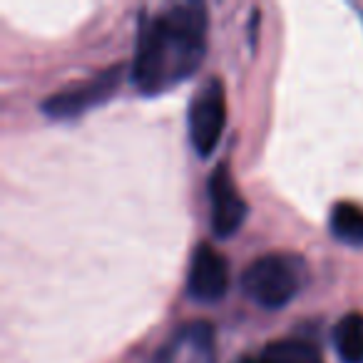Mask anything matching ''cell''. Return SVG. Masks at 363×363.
<instances>
[{"mask_svg": "<svg viewBox=\"0 0 363 363\" xmlns=\"http://www.w3.org/2000/svg\"><path fill=\"white\" fill-rule=\"evenodd\" d=\"M209 13L202 3H182L155 16L140 30L132 57V82L160 95L199 70L207 52Z\"/></svg>", "mask_w": 363, "mask_h": 363, "instance_id": "cell-1", "label": "cell"}, {"mask_svg": "<svg viewBox=\"0 0 363 363\" xmlns=\"http://www.w3.org/2000/svg\"><path fill=\"white\" fill-rule=\"evenodd\" d=\"M306 281V264L296 254L274 252L254 259L242 274V289L264 308H281L296 296Z\"/></svg>", "mask_w": 363, "mask_h": 363, "instance_id": "cell-2", "label": "cell"}, {"mask_svg": "<svg viewBox=\"0 0 363 363\" xmlns=\"http://www.w3.org/2000/svg\"><path fill=\"white\" fill-rule=\"evenodd\" d=\"M227 127V87L219 77H209L189 102L187 130L189 142L199 157H209L217 150Z\"/></svg>", "mask_w": 363, "mask_h": 363, "instance_id": "cell-3", "label": "cell"}, {"mask_svg": "<svg viewBox=\"0 0 363 363\" xmlns=\"http://www.w3.org/2000/svg\"><path fill=\"white\" fill-rule=\"evenodd\" d=\"M122 82V67L112 65L107 70H102L100 75H95L87 82H77L65 90L50 95L43 102V112L52 120H72L80 117L85 112H90L92 107L107 102L117 92Z\"/></svg>", "mask_w": 363, "mask_h": 363, "instance_id": "cell-4", "label": "cell"}, {"mask_svg": "<svg viewBox=\"0 0 363 363\" xmlns=\"http://www.w3.org/2000/svg\"><path fill=\"white\" fill-rule=\"evenodd\" d=\"M209 212H212V232L227 239L242 229L247 219V202L232 179L229 164H217L209 177Z\"/></svg>", "mask_w": 363, "mask_h": 363, "instance_id": "cell-5", "label": "cell"}, {"mask_svg": "<svg viewBox=\"0 0 363 363\" xmlns=\"http://www.w3.org/2000/svg\"><path fill=\"white\" fill-rule=\"evenodd\" d=\"M229 291V262L212 244H199L192 252L187 272V294L194 301L214 303Z\"/></svg>", "mask_w": 363, "mask_h": 363, "instance_id": "cell-6", "label": "cell"}, {"mask_svg": "<svg viewBox=\"0 0 363 363\" xmlns=\"http://www.w3.org/2000/svg\"><path fill=\"white\" fill-rule=\"evenodd\" d=\"M254 363H323V356L311 341L303 338H281L259 353Z\"/></svg>", "mask_w": 363, "mask_h": 363, "instance_id": "cell-7", "label": "cell"}, {"mask_svg": "<svg viewBox=\"0 0 363 363\" xmlns=\"http://www.w3.org/2000/svg\"><path fill=\"white\" fill-rule=\"evenodd\" d=\"M331 234L348 247H363V207L356 202L333 204L328 217Z\"/></svg>", "mask_w": 363, "mask_h": 363, "instance_id": "cell-8", "label": "cell"}, {"mask_svg": "<svg viewBox=\"0 0 363 363\" xmlns=\"http://www.w3.org/2000/svg\"><path fill=\"white\" fill-rule=\"evenodd\" d=\"M338 358L343 363H363V313L351 311L336 323L333 331Z\"/></svg>", "mask_w": 363, "mask_h": 363, "instance_id": "cell-9", "label": "cell"}]
</instances>
